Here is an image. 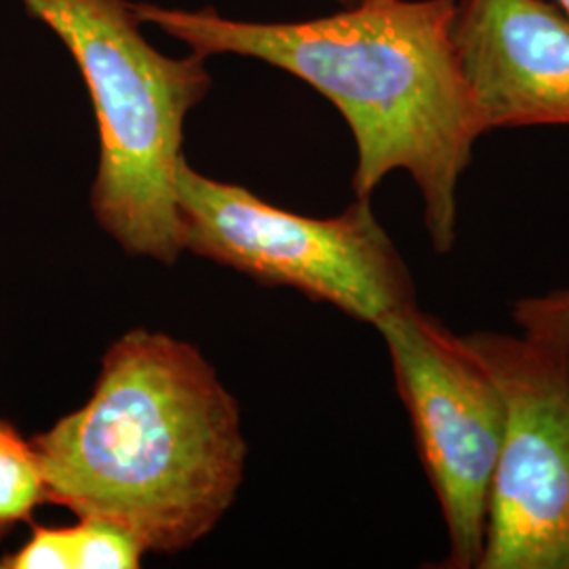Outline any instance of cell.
<instances>
[{
	"label": "cell",
	"mask_w": 569,
	"mask_h": 569,
	"mask_svg": "<svg viewBox=\"0 0 569 569\" xmlns=\"http://www.w3.org/2000/svg\"><path fill=\"white\" fill-rule=\"evenodd\" d=\"M458 0H378L291 23L224 20L133 2L194 53H234L272 63L333 103L357 143V199L392 171H407L425 203L432 249L458 241V188L486 129L462 77L451 26Z\"/></svg>",
	"instance_id": "obj_1"
},
{
	"label": "cell",
	"mask_w": 569,
	"mask_h": 569,
	"mask_svg": "<svg viewBox=\"0 0 569 569\" xmlns=\"http://www.w3.org/2000/svg\"><path fill=\"white\" fill-rule=\"evenodd\" d=\"M44 500L110 521L146 550L197 545L232 507L247 443L237 399L197 346L133 329L91 399L30 441Z\"/></svg>",
	"instance_id": "obj_2"
},
{
	"label": "cell",
	"mask_w": 569,
	"mask_h": 569,
	"mask_svg": "<svg viewBox=\"0 0 569 569\" xmlns=\"http://www.w3.org/2000/svg\"><path fill=\"white\" fill-rule=\"evenodd\" d=\"M81 68L100 129L98 224L129 256L173 264L183 249L176 178L186 114L211 89L204 56L167 58L129 0H21Z\"/></svg>",
	"instance_id": "obj_3"
},
{
	"label": "cell",
	"mask_w": 569,
	"mask_h": 569,
	"mask_svg": "<svg viewBox=\"0 0 569 569\" xmlns=\"http://www.w3.org/2000/svg\"><path fill=\"white\" fill-rule=\"evenodd\" d=\"M176 194L183 247L201 258L260 283L293 287L367 326L418 305L413 277L369 199L333 218H308L207 178L186 159Z\"/></svg>",
	"instance_id": "obj_4"
},
{
	"label": "cell",
	"mask_w": 569,
	"mask_h": 569,
	"mask_svg": "<svg viewBox=\"0 0 569 569\" xmlns=\"http://www.w3.org/2000/svg\"><path fill=\"white\" fill-rule=\"evenodd\" d=\"M376 329L448 529L441 568L479 569L507 430L505 397L465 336L420 306L388 315Z\"/></svg>",
	"instance_id": "obj_5"
},
{
	"label": "cell",
	"mask_w": 569,
	"mask_h": 569,
	"mask_svg": "<svg viewBox=\"0 0 569 569\" xmlns=\"http://www.w3.org/2000/svg\"><path fill=\"white\" fill-rule=\"evenodd\" d=\"M507 430L479 569H569V338L475 331Z\"/></svg>",
	"instance_id": "obj_6"
},
{
	"label": "cell",
	"mask_w": 569,
	"mask_h": 569,
	"mask_svg": "<svg viewBox=\"0 0 569 569\" xmlns=\"http://www.w3.org/2000/svg\"><path fill=\"white\" fill-rule=\"evenodd\" d=\"M458 63L489 131L569 124V16L547 0H458Z\"/></svg>",
	"instance_id": "obj_7"
},
{
	"label": "cell",
	"mask_w": 569,
	"mask_h": 569,
	"mask_svg": "<svg viewBox=\"0 0 569 569\" xmlns=\"http://www.w3.org/2000/svg\"><path fill=\"white\" fill-rule=\"evenodd\" d=\"M44 500L41 465L32 443L0 422V536Z\"/></svg>",
	"instance_id": "obj_8"
},
{
	"label": "cell",
	"mask_w": 569,
	"mask_h": 569,
	"mask_svg": "<svg viewBox=\"0 0 569 569\" xmlns=\"http://www.w3.org/2000/svg\"><path fill=\"white\" fill-rule=\"evenodd\" d=\"M74 569H136L142 566V542L110 521L81 519L70 528Z\"/></svg>",
	"instance_id": "obj_9"
},
{
	"label": "cell",
	"mask_w": 569,
	"mask_h": 569,
	"mask_svg": "<svg viewBox=\"0 0 569 569\" xmlns=\"http://www.w3.org/2000/svg\"><path fill=\"white\" fill-rule=\"evenodd\" d=\"M512 319L526 333L569 338V284L519 298L512 305Z\"/></svg>",
	"instance_id": "obj_10"
},
{
	"label": "cell",
	"mask_w": 569,
	"mask_h": 569,
	"mask_svg": "<svg viewBox=\"0 0 569 569\" xmlns=\"http://www.w3.org/2000/svg\"><path fill=\"white\" fill-rule=\"evenodd\" d=\"M7 569H74L70 528H34L16 555L2 559Z\"/></svg>",
	"instance_id": "obj_11"
},
{
	"label": "cell",
	"mask_w": 569,
	"mask_h": 569,
	"mask_svg": "<svg viewBox=\"0 0 569 569\" xmlns=\"http://www.w3.org/2000/svg\"><path fill=\"white\" fill-rule=\"evenodd\" d=\"M345 7H357V4H366V2H378V0H340Z\"/></svg>",
	"instance_id": "obj_12"
},
{
	"label": "cell",
	"mask_w": 569,
	"mask_h": 569,
	"mask_svg": "<svg viewBox=\"0 0 569 569\" xmlns=\"http://www.w3.org/2000/svg\"><path fill=\"white\" fill-rule=\"evenodd\" d=\"M557 4H559V7H561V9H563V11L569 16V0H557Z\"/></svg>",
	"instance_id": "obj_13"
}]
</instances>
